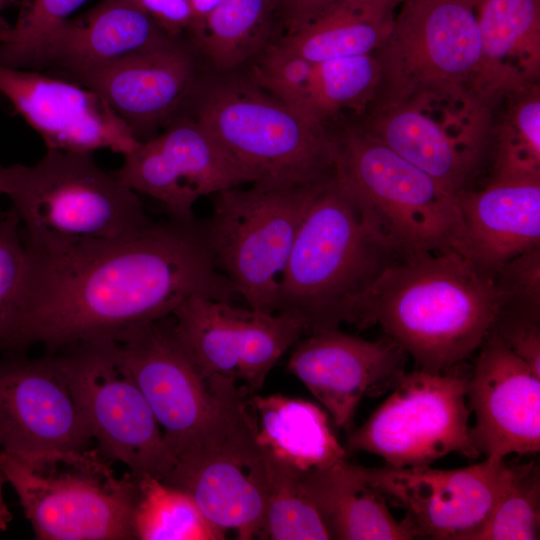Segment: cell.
Masks as SVG:
<instances>
[{
  "instance_id": "obj_42",
  "label": "cell",
  "mask_w": 540,
  "mask_h": 540,
  "mask_svg": "<svg viewBox=\"0 0 540 540\" xmlns=\"http://www.w3.org/2000/svg\"><path fill=\"white\" fill-rule=\"evenodd\" d=\"M167 34L180 36L188 33L193 14L189 0H133Z\"/></svg>"
},
{
  "instance_id": "obj_9",
  "label": "cell",
  "mask_w": 540,
  "mask_h": 540,
  "mask_svg": "<svg viewBox=\"0 0 540 540\" xmlns=\"http://www.w3.org/2000/svg\"><path fill=\"white\" fill-rule=\"evenodd\" d=\"M493 105L451 89L377 101L362 131L459 196L488 146Z\"/></svg>"
},
{
  "instance_id": "obj_37",
  "label": "cell",
  "mask_w": 540,
  "mask_h": 540,
  "mask_svg": "<svg viewBox=\"0 0 540 540\" xmlns=\"http://www.w3.org/2000/svg\"><path fill=\"white\" fill-rule=\"evenodd\" d=\"M87 0H27L16 23L0 41V64L18 68L36 42L66 21Z\"/></svg>"
},
{
  "instance_id": "obj_6",
  "label": "cell",
  "mask_w": 540,
  "mask_h": 540,
  "mask_svg": "<svg viewBox=\"0 0 540 540\" xmlns=\"http://www.w3.org/2000/svg\"><path fill=\"white\" fill-rule=\"evenodd\" d=\"M0 470L37 539H134L136 478L117 476L98 448L28 455L0 449Z\"/></svg>"
},
{
  "instance_id": "obj_24",
  "label": "cell",
  "mask_w": 540,
  "mask_h": 540,
  "mask_svg": "<svg viewBox=\"0 0 540 540\" xmlns=\"http://www.w3.org/2000/svg\"><path fill=\"white\" fill-rule=\"evenodd\" d=\"M481 58L473 93L495 105L540 78V0H474Z\"/></svg>"
},
{
  "instance_id": "obj_38",
  "label": "cell",
  "mask_w": 540,
  "mask_h": 540,
  "mask_svg": "<svg viewBox=\"0 0 540 540\" xmlns=\"http://www.w3.org/2000/svg\"><path fill=\"white\" fill-rule=\"evenodd\" d=\"M27 261L21 224L11 208L0 218V343L17 315Z\"/></svg>"
},
{
  "instance_id": "obj_33",
  "label": "cell",
  "mask_w": 540,
  "mask_h": 540,
  "mask_svg": "<svg viewBox=\"0 0 540 540\" xmlns=\"http://www.w3.org/2000/svg\"><path fill=\"white\" fill-rule=\"evenodd\" d=\"M381 80L374 54L316 63L308 93L310 111L323 122L344 109L360 113L376 98Z\"/></svg>"
},
{
  "instance_id": "obj_31",
  "label": "cell",
  "mask_w": 540,
  "mask_h": 540,
  "mask_svg": "<svg viewBox=\"0 0 540 540\" xmlns=\"http://www.w3.org/2000/svg\"><path fill=\"white\" fill-rule=\"evenodd\" d=\"M494 137L492 179H540V85L505 94Z\"/></svg>"
},
{
  "instance_id": "obj_4",
  "label": "cell",
  "mask_w": 540,
  "mask_h": 540,
  "mask_svg": "<svg viewBox=\"0 0 540 540\" xmlns=\"http://www.w3.org/2000/svg\"><path fill=\"white\" fill-rule=\"evenodd\" d=\"M25 244L56 252L109 240L150 224L138 193L93 153L47 149L33 165H0Z\"/></svg>"
},
{
  "instance_id": "obj_36",
  "label": "cell",
  "mask_w": 540,
  "mask_h": 540,
  "mask_svg": "<svg viewBox=\"0 0 540 540\" xmlns=\"http://www.w3.org/2000/svg\"><path fill=\"white\" fill-rule=\"evenodd\" d=\"M313 67V63L276 43L264 49L252 69L251 81L294 110L319 120L308 103Z\"/></svg>"
},
{
  "instance_id": "obj_5",
  "label": "cell",
  "mask_w": 540,
  "mask_h": 540,
  "mask_svg": "<svg viewBox=\"0 0 540 540\" xmlns=\"http://www.w3.org/2000/svg\"><path fill=\"white\" fill-rule=\"evenodd\" d=\"M194 116L254 184L313 185L335 174L337 135L251 80L218 78L199 86Z\"/></svg>"
},
{
  "instance_id": "obj_27",
  "label": "cell",
  "mask_w": 540,
  "mask_h": 540,
  "mask_svg": "<svg viewBox=\"0 0 540 540\" xmlns=\"http://www.w3.org/2000/svg\"><path fill=\"white\" fill-rule=\"evenodd\" d=\"M238 310L193 296L171 315L178 339L210 383L239 380Z\"/></svg>"
},
{
  "instance_id": "obj_29",
  "label": "cell",
  "mask_w": 540,
  "mask_h": 540,
  "mask_svg": "<svg viewBox=\"0 0 540 540\" xmlns=\"http://www.w3.org/2000/svg\"><path fill=\"white\" fill-rule=\"evenodd\" d=\"M393 20L337 9L284 35L277 44L313 64L373 54L388 36Z\"/></svg>"
},
{
  "instance_id": "obj_45",
  "label": "cell",
  "mask_w": 540,
  "mask_h": 540,
  "mask_svg": "<svg viewBox=\"0 0 540 540\" xmlns=\"http://www.w3.org/2000/svg\"><path fill=\"white\" fill-rule=\"evenodd\" d=\"M10 0H0V41L6 36L11 25L5 20L2 13Z\"/></svg>"
},
{
  "instance_id": "obj_12",
  "label": "cell",
  "mask_w": 540,
  "mask_h": 540,
  "mask_svg": "<svg viewBox=\"0 0 540 540\" xmlns=\"http://www.w3.org/2000/svg\"><path fill=\"white\" fill-rule=\"evenodd\" d=\"M468 378L456 371L404 373L347 447L379 456L386 466H428L450 453L475 459L468 425Z\"/></svg>"
},
{
  "instance_id": "obj_44",
  "label": "cell",
  "mask_w": 540,
  "mask_h": 540,
  "mask_svg": "<svg viewBox=\"0 0 540 540\" xmlns=\"http://www.w3.org/2000/svg\"><path fill=\"white\" fill-rule=\"evenodd\" d=\"M2 480H4V477L0 470V531H5L12 520V514L3 499Z\"/></svg>"
},
{
  "instance_id": "obj_34",
  "label": "cell",
  "mask_w": 540,
  "mask_h": 540,
  "mask_svg": "<svg viewBox=\"0 0 540 540\" xmlns=\"http://www.w3.org/2000/svg\"><path fill=\"white\" fill-rule=\"evenodd\" d=\"M239 379L249 391L260 390L281 356L304 334L305 324L284 312L238 310Z\"/></svg>"
},
{
  "instance_id": "obj_11",
  "label": "cell",
  "mask_w": 540,
  "mask_h": 540,
  "mask_svg": "<svg viewBox=\"0 0 540 540\" xmlns=\"http://www.w3.org/2000/svg\"><path fill=\"white\" fill-rule=\"evenodd\" d=\"M373 54L382 73L377 101L451 89L473 92L481 58L474 0H403Z\"/></svg>"
},
{
  "instance_id": "obj_1",
  "label": "cell",
  "mask_w": 540,
  "mask_h": 540,
  "mask_svg": "<svg viewBox=\"0 0 540 540\" xmlns=\"http://www.w3.org/2000/svg\"><path fill=\"white\" fill-rule=\"evenodd\" d=\"M27 247L14 323L0 352L47 353L119 341L202 296L230 302L236 291L216 267L204 221L169 218L117 238L65 251Z\"/></svg>"
},
{
  "instance_id": "obj_23",
  "label": "cell",
  "mask_w": 540,
  "mask_h": 540,
  "mask_svg": "<svg viewBox=\"0 0 540 540\" xmlns=\"http://www.w3.org/2000/svg\"><path fill=\"white\" fill-rule=\"evenodd\" d=\"M460 231L454 249L488 277L540 246V179H492L458 196Z\"/></svg>"
},
{
  "instance_id": "obj_21",
  "label": "cell",
  "mask_w": 540,
  "mask_h": 540,
  "mask_svg": "<svg viewBox=\"0 0 540 540\" xmlns=\"http://www.w3.org/2000/svg\"><path fill=\"white\" fill-rule=\"evenodd\" d=\"M467 398L476 423L470 435L479 454L504 459L540 450V375L500 341L481 345Z\"/></svg>"
},
{
  "instance_id": "obj_16",
  "label": "cell",
  "mask_w": 540,
  "mask_h": 540,
  "mask_svg": "<svg viewBox=\"0 0 540 540\" xmlns=\"http://www.w3.org/2000/svg\"><path fill=\"white\" fill-rule=\"evenodd\" d=\"M0 356V448L19 454L83 451L94 441L57 352Z\"/></svg>"
},
{
  "instance_id": "obj_35",
  "label": "cell",
  "mask_w": 540,
  "mask_h": 540,
  "mask_svg": "<svg viewBox=\"0 0 540 540\" xmlns=\"http://www.w3.org/2000/svg\"><path fill=\"white\" fill-rule=\"evenodd\" d=\"M539 536V465L533 461L511 464L508 482L476 540H535Z\"/></svg>"
},
{
  "instance_id": "obj_17",
  "label": "cell",
  "mask_w": 540,
  "mask_h": 540,
  "mask_svg": "<svg viewBox=\"0 0 540 540\" xmlns=\"http://www.w3.org/2000/svg\"><path fill=\"white\" fill-rule=\"evenodd\" d=\"M115 173L136 193L159 201L169 218L180 221L196 219L193 207L199 198L255 183L254 177L188 116L124 155Z\"/></svg>"
},
{
  "instance_id": "obj_18",
  "label": "cell",
  "mask_w": 540,
  "mask_h": 540,
  "mask_svg": "<svg viewBox=\"0 0 540 540\" xmlns=\"http://www.w3.org/2000/svg\"><path fill=\"white\" fill-rule=\"evenodd\" d=\"M194 44L171 36L108 66L68 78L98 93L141 142L181 118L199 83Z\"/></svg>"
},
{
  "instance_id": "obj_22",
  "label": "cell",
  "mask_w": 540,
  "mask_h": 540,
  "mask_svg": "<svg viewBox=\"0 0 540 540\" xmlns=\"http://www.w3.org/2000/svg\"><path fill=\"white\" fill-rule=\"evenodd\" d=\"M171 37L133 0H102L43 35L18 68H52L69 77L93 71Z\"/></svg>"
},
{
  "instance_id": "obj_30",
  "label": "cell",
  "mask_w": 540,
  "mask_h": 540,
  "mask_svg": "<svg viewBox=\"0 0 540 540\" xmlns=\"http://www.w3.org/2000/svg\"><path fill=\"white\" fill-rule=\"evenodd\" d=\"M134 475V474H133ZM137 498L132 514L134 539L219 540L213 527L185 491L149 475H134Z\"/></svg>"
},
{
  "instance_id": "obj_14",
  "label": "cell",
  "mask_w": 540,
  "mask_h": 540,
  "mask_svg": "<svg viewBox=\"0 0 540 540\" xmlns=\"http://www.w3.org/2000/svg\"><path fill=\"white\" fill-rule=\"evenodd\" d=\"M118 342L175 465L200 445L238 386L204 377L178 339L172 316L141 325Z\"/></svg>"
},
{
  "instance_id": "obj_46",
  "label": "cell",
  "mask_w": 540,
  "mask_h": 540,
  "mask_svg": "<svg viewBox=\"0 0 540 540\" xmlns=\"http://www.w3.org/2000/svg\"><path fill=\"white\" fill-rule=\"evenodd\" d=\"M0 165H1V164H0ZM1 194H2V193H1V190H0V195H1ZM3 214H4V212H1V211H0V218L3 216Z\"/></svg>"
},
{
  "instance_id": "obj_39",
  "label": "cell",
  "mask_w": 540,
  "mask_h": 540,
  "mask_svg": "<svg viewBox=\"0 0 540 540\" xmlns=\"http://www.w3.org/2000/svg\"><path fill=\"white\" fill-rule=\"evenodd\" d=\"M492 279L500 310L540 322V246L506 262Z\"/></svg>"
},
{
  "instance_id": "obj_3",
  "label": "cell",
  "mask_w": 540,
  "mask_h": 540,
  "mask_svg": "<svg viewBox=\"0 0 540 540\" xmlns=\"http://www.w3.org/2000/svg\"><path fill=\"white\" fill-rule=\"evenodd\" d=\"M401 255L372 213L336 177L316 185L279 283L276 312L307 334L352 323L361 301Z\"/></svg>"
},
{
  "instance_id": "obj_28",
  "label": "cell",
  "mask_w": 540,
  "mask_h": 540,
  "mask_svg": "<svg viewBox=\"0 0 540 540\" xmlns=\"http://www.w3.org/2000/svg\"><path fill=\"white\" fill-rule=\"evenodd\" d=\"M275 13L276 0H223L189 38L217 69L230 71L264 49Z\"/></svg>"
},
{
  "instance_id": "obj_20",
  "label": "cell",
  "mask_w": 540,
  "mask_h": 540,
  "mask_svg": "<svg viewBox=\"0 0 540 540\" xmlns=\"http://www.w3.org/2000/svg\"><path fill=\"white\" fill-rule=\"evenodd\" d=\"M0 92L47 149L126 155L141 143L98 93L75 82L0 64Z\"/></svg>"
},
{
  "instance_id": "obj_43",
  "label": "cell",
  "mask_w": 540,
  "mask_h": 540,
  "mask_svg": "<svg viewBox=\"0 0 540 540\" xmlns=\"http://www.w3.org/2000/svg\"><path fill=\"white\" fill-rule=\"evenodd\" d=\"M222 1L223 0H189L193 14V22L191 27L215 10Z\"/></svg>"
},
{
  "instance_id": "obj_7",
  "label": "cell",
  "mask_w": 540,
  "mask_h": 540,
  "mask_svg": "<svg viewBox=\"0 0 540 540\" xmlns=\"http://www.w3.org/2000/svg\"><path fill=\"white\" fill-rule=\"evenodd\" d=\"M338 137L336 177L372 213L401 255L454 249L458 196L359 127Z\"/></svg>"
},
{
  "instance_id": "obj_25",
  "label": "cell",
  "mask_w": 540,
  "mask_h": 540,
  "mask_svg": "<svg viewBox=\"0 0 540 540\" xmlns=\"http://www.w3.org/2000/svg\"><path fill=\"white\" fill-rule=\"evenodd\" d=\"M301 486L316 507L331 539L410 540L411 525L390 512L364 466L346 459L300 473Z\"/></svg>"
},
{
  "instance_id": "obj_13",
  "label": "cell",
  "mask_w": 540,
  "mask_h": 540,
  "mask_svg": "<svg viewBox=\"0 0 540 540\" xmlns=\"http://www.w3.org/2000/svg\"><path fill=\"white\" fill-rule=\"evenodd\" d=\"M57 353L100 452L134 475L164 481L174 460L119 342L81 343Z\"/></svg>"
},
{
  "instance_id": "obj_41",
  "label": "cell",
  "mask_w": 540,
  "mask_h": 540,
  "mask_svg": "<svg viewBox=\"0 0 540 540\" xmlns=\"http://www.w3.org/2000/svg\"><path fill=\"white\" fill-rule=\"evenodd\" d=\"M487 337L503 343L540 375V322L499 309Z\"/></svg>"
},
{
  "instance_id": "obj_26",
  "label": "cell",
  "mask_w": 540,
  "mask_h": 540,
  "mask_svg": "<svg viewBox=\"0 0 540 540\" xmlns=\"http://www.w3.org/2000/svg\"><path fill=\"white\" fill-rule=\"evenodd\" d=\"M261 447L301 472L346 459L328 415L316 404L282 394L250 396Z\"/></svg>"
},
{
  "instance_id": "obj_40",
  "label": "cell",
  "mask_w": 540,
  "mask_h": 540,
  "mask_svg": "<svg viewBox=\"0 0 540 540\" xmlns=\"http://www.w3.org/2000/svg\"><path fill=\"white\" fill-rule=\"evenodd\" d=\"M403 0H276V13L291 34L337 9H351L378 18H394Z\"/></svg>"
},
{
  "instance_id": "obj_10",
  "label": "cell",
  "mask_w": 540,
  "mask_h": 540,
  "mask_svg": "<svg viewBox=\"0 0 540 540\" xmlns=\"http://www.w3.org/2000/svg\"><path fill=\"white\" fill-rule=\"evenodd\" d=\"M249 393L239 387L200 445L164 480L189 494L213 527L241 540L260 537L268 495Z\"/></svg>"
},
{
  "instance_id": "obj_32",
  "label": "cell",
  "mask_w": 540,
  "mask_h": 540,
  "mask_svg": "<svg viewBox=\"0 0 540 540\" xmlns=\"http://www.w3.org/2000/svg\"><path fill=\"white\" fill-rule=\"evenodd\" d=\"M261 449L266 466L268 495L260 538L331 539L316 507L301 486V471L267 449Z\"/></svg>"
},
{
  "instance_id": "obj_8",
  "label": "cell",
  "mask_w": 540,
  "mask_h": 540,
  "mask_svg": "<svg viewBox=\"0 0 540 540\" xmlns=\"http://www.w3.org/2000/svg\"><path fill=\"white\" fill-rule=\"evenodd\" d=\"M317 184H252L216 194L204 221L214 262L250 309L276 312L280 279Z\"/></svg>"
},
{
  "instance_id": "obj_15",
  "label": "cell",
  "mask_w": 540,
  "mask_h": 540,
  "mask_svg": "<svg viewBox=\"0 0 540 540\" xmlns=\"http://www.w3.org/2000/svg\"><path fill=\"white\" fill-rule=\"evenodd\" d=\"M365 469L387 502L405 511L417 537L476 540L508 482L511 464L485 458L452 470L429 465Z\"/></svg>"
},
{
  "instance_id": "obj_19",
  "label": "cell",
  "mask_w": 540,
  "mask_h": 540,
  "mask_svg": "<svg viewBox=\"0 0 540 540\" xmlns=\"http://www.w3.org/2000/svg\"><path fill=\"white\" fill-rule=\"evenodd\" d=\"M407 353L389 336L369 341L325 329L300 339L287 369L329 412L336 426L350 431L365 395L393 388L405 373Z\"/></svg>"
},
{
  "instance_id": "obj_2",
  "label": "cell",
  "mask_w": 540,
  "mask_h": 540,
  "mask_svg": "<svg viewBox=\"0 0 540 540\" xmlns=\"http://www.w3.org/2000/svg\"><path fill=\"white\" fill-rule=\"evenodd\" d=\"M500 305L493 279L455 249L422 251L386 268L352 324H378L420 369L443 372L481 347Z\"/></svg>"
}]
</instances>
